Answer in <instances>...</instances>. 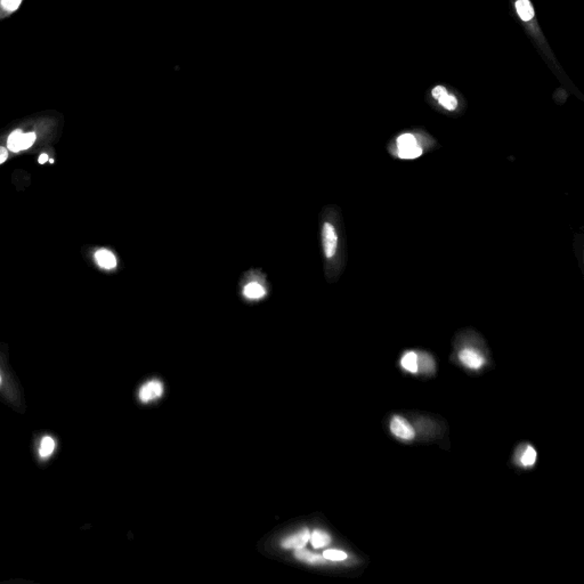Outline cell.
Returning a JSON list of instances; mask_svg holds the SVG:
<instances>
[{"label": "cell", "instance_id": "1", "mask_svg": "<svg viewBox=\"0 0 584 584\" xmlns=\"http://www.w3.org/2000/svg\"><path fill=\"white\" fill-rule=\"evenodd\" d=\"M322 242L323 250L327 259L333 257L338 246V235L335 226L331 223H324L322 228Z\"/></svg>", "mask_w": 584, "mask_h": 584}, {"label": "cell", "instance_id": "2", "mask_svg": "<svg viewBox=\"0 0 584 584\" xmlns=\"http://www.w3.org/2000/svg\"><path fill=\"white\" fill-rule=\"evenodd\" d=\"M35 141L34 133L23 134L21 130H15L8 138V149L13 152L26 150L32 145Z\"/></svg>", "mask_w": 584, "mask_h": 584}, {"label": "cell", "instance_id": "3", "mask_svg": "<svg viewBox=\"0 0 584 584\" xmlns=\"http://www.w3.org/2000/svg\"><path fill=\"white\" fill-rule=\"evenodd\" d=\"M390 430L392 433L402 439H412L414 438V429L412 426L402 416H394L390 422Z\"/></svg>", "mask_w": 584, "mask_h": 584}, {"label": "cell", "instance_id": "4", "mask_svg": "<svg viewBox=\"0 0 584 584\" xmlns=\"http://www.w3.org/2000/svg\"><path fill=\"white\" fill-rule=\"evenodd\" d=\"M309 536H311V533L307 528H305L302 532L284 538L282 542V547L284 549H302L309 541Z\"/></svg>", "mask_w": 584, "mask_h": 584}, {"label": "cell", "instance_id": "5", "mask_svg": "<svg viewBox=\"0 0 584 584\" xmlns=\"http://www.w3.org/2000/svg\"><path fill=\"white\" fill-rule=\"evenodd\" d=\"M459 358L466 366L470 367V369H479L485 363L483 356H480L476 350L471 348L462 349L459 354Z\"/></svg>", "mask_w": 584, "mask_h": 584}, {"label": "cell", "instance_id": "6", "mask_svg": "<svg viewBox=\"0 0 584 584\" xmlns=\"http://www.w3.org/2000/svg\"><path fill=\"white\" fill-rule=\"evenodd\" d=\"M162 392H163V387H162V384H161L160 381H150V383L144 385L143 387L141 388V392H139V398H141L143 402H149V401H152V399L161 396V395H162Z\"/></svg>", "mask_w": 584, "mask_h": 584}, {"label": "cell", "instance_id": "7", "mask_svg": "<svg viewBox=\"0 0 584 584\" xmlns=\"http://www.w3.org/2000/svg\"><path fill=\"white\" fill-rule=\"evenodd\" d=\"M56 450V441L52 436H44L41 441L39 443L38 454L40 460H48L51 459L54 452Z\"/></svg>", "mask_w": 584, "mask_h": 584}, {"label": "cell", "instance_id": "8", "mask_svg": "<svg viewBox=\"0 0 584 584\" xmlns=\"http://www.w3.org/2000/svg\"><path fill=\"white\" fill-rule=\"evenodd\" d=\"M95 259L97 264L102 268L112 269L116 266V259L114 255L109 250H100L95 254Z\"/></svg>", "mask_w": 584, "mask_h": 584}, {"label": "cell", "instance_id": "9", "mask_svg": "<svg viewBox=\"0 0 584 584\" xmlns=\"http://www.w3.org/2000/svg\"><path fill=\"white\" fill-rule=\"evenodd\" d=\"M243 295L245 298L251 299V300H258V299H262L265 297V295H266V290H265V287L259 284L257 282H251L248 283L244 286L243 289Z\"/></svg>", "mask_w": 584, "mask_h": 584}, {"label": "cell", "instance_id": "10", "mask_svg": "<svg viewBox=\"0 0 584 584\" xmlns=\"http://www.w3.org/2000/svg\"><path fill=\"white\" fill-rule=\"evenodd\" d=\"M516 10H517L520 19L525 22L531 21L534 17V10L529 0H517Z\"/></svg>", "mask_w": 584, "mask_h": 584}, {"label": "cell", "instance_id": "11", "mask_svg": "<svg viewBox=\"0 0 584 584\" xmlns=\"http://www.w3.org/2000/svg\"><path fill=\"white\" fill-rule=\"evenodd\" d=\"M309 540H311L312 546L315 548V549H321V548H324L326 547L329 543L331 542V537L329 534H326L325 532H322V531H314L311 536H309Z\"/></svg>", "mask_w": 584, "mask_h": 584}, {"label": "cell", "instance_id": "12", "mask_svg": "<svg viewBox=\"0 0 584 584\" xmlns=\"http://www.w3.org/2000/svg\"><path fill=\"white\" fill-rule=\"evenodd\" d=\"M402 366L408 372L416 373L418 372V355L414 352H408L402 358Z\"/></svg>", "mask_w": 584, "mask_h": 584}, {"label": "cell", "instance_id": "13", "mask_svg": "<svg viewBox=\"0 0 584 584\" xmlns=\"http://www.w3.org/2000/svg\"><path fill=\"white\" fill-rule=\"evenodd\" d=\"M418 146L416 138L412 134H403L397 138V149L398 150H410Z\"/></svg>", "mask_w": 584, "mask_h": 584}, {"label": "cell", "instance_id": "14", "mask_svg": "<svg viewBox=\"0 0 584 584\" xmlns=\"http://www.w3.org/2000/svg\"><path fill=\"white\" fill-rule=\"evenodd\" d=\"M437 101L444 109H446L448 111H454L457 107V100L453 95H450L447 91L442 94V95L437 98Z\"/></svg>", "mask_w": 584, "mask_h": 584}, {"label": "cell", "instance_id": "15", "mask_svg": "<svg viewBox=\"0 0 584 584\" xmlns=\"http://www.w3.org/2000/svg\"><path fill=\"white\" fill-rule=\"evenodd\" d=\"M296 557H297V558L300 560L307 561V563H312V564L321 563V561H323V558L321 556L312 554L311 551L304 550L303 548L302 549H297V551H296Z\"/></svg>", "mask_w": 584, "mask_h": 584}, {"label": "cell", "instance_id": "16", "mask_svg": "<svg viewBox=\"0 0 584 584\" xmlns=\"http://www.w3.org/2000/svg\"><path fill=\"white\" fill-rule=\"evenodd\" d=\"M418 371L421 372H433L434 371V361L428 355L418 356Z\"/></svg>", "mask_w": 584, "mask_h": 584}, {"label": "cell", "instance_id": "17", "mask_svg": "<svg viewBox=\"0 0 584 584\" xmlns=\"http://www.w3.org/2000/svg\"><path fill=\"white\" fill-rule=\"evenodd\" d=\"M397 154L401 159H416L422 154V149L420 146H416L410 150H398Z\"/></svg>", "mask_w": 584, "mask_h": 584}, {"label": "cell", "instance_id": "18", "mask_svg": "<svg viewBox=\"0 0 584 584\" xmlns=\"http://www.w3.org/2000/svg\"><path fill=\"white\" fill-rule=\"evenodd\" d=\"M536 461V452L532 446H528L522 456V464L525 467H531Z\"/></svg>", "mask_w": 584, "mask_h": 584}, {"label": "cell", "instance_id": "19", "mask_svg": "<svg viewBox=\"0 0 584 584\" xmlns=\"http://www.w3.org/2000/svg\"><path fill=\"white\" fill-rule=\"evenodd\" d=\"M323 557H324L325 559H329L332 561H340V560H345L346 558H347V555H346L344 551L329 549V550L324 551Z\"/></svg>", "mask_w": 584, "mask_h": 584}, {"label": "cell", "instance_id": "20", "mask_svg": "<svg viewBox=\"0 0 584 584\" xmlns=\"http://www.w3.org/2000/svg\"><path fill=\"white\" fill-rule=\"evenodd\" d=\"M22 0H2V5L8 11H15L20 6Z\"/></svg>", "mask_w": 584, "mask_h": 584}, {"label": "cell", "instance_id": "21", "mask_svg": "<svg viewBox=\"0 0 584 584\" xmlns=\"http://www.w3.org/2000/svg\"><path fill=\"white\" fill-rule=\"evenodd\" d=\"M445 92H446V89L444 88L443 86H437V87H435V88L433 89V92H431V94H433V97L436 98V100H437V98H438L439 96H441L442 94L445 93Z\"/></svg>", "mask_w": 584, "mask_h": 584}, {"label": "cell", "instance_id": "22", "mask_svg": "<svg viewBox=\"0 0 584 584\" xmlns=\"http://www.w3.org/2000/svg\"><path fill=\"white\" fill-rule=\"evenodd\" d=\"M7 156H8V151H7V149H5V147H3V146H0V164L5 162L6 159H7Z\"/></svg>", "mask_w": 584, "mask_h": 584}, {"label": "cell", "instance_id": "23", "mask_svg": "<svg viewBox=\"0 0 584 584\" xmlns=\"http://www.w3.org/2000/svg\"><path fill=\"white\" fill-rule=\"evenodd\" d=\"M46 161H48V155L46 153H44L39 156V163H45Z\"/></svg>", "mask_w": 584, "mask_h": 584}, {"label": "cell", "instance_id": "24", "mask_svg": "<svg viewBox=\"0 0 584 584\" xmlns=\"http://www.w3.org/2000/svg\"><path fill=\"white\" fill-rule=\"evenodd\" d=\"M2 386H3V377L0 374V388H2Z\"/></svg>", "mask_w": 584, "mask_h": 584}]
</instances>
